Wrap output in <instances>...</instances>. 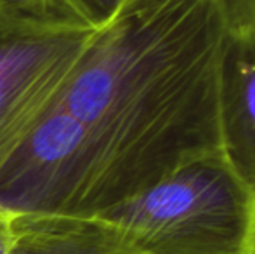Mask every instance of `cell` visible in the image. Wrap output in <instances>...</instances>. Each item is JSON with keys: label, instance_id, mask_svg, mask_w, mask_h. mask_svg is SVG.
Instances as JSON below:
<instances>
[{"label": "cell", "instance_id": "cell-1", "mask_svg": "<svg viewBox=\"0 0 255 254\" xmlns=\"http://www.w3.org/2000/svg\"><path fill=\"white\" fill-rule=\"evenodd\" d=\"M219 0H124L0 167V209L99 216L221 152Z\"/></svg>", "mask_w": 255, "mask_h": 254}, {"label": "cell", "instance_id": "cell-2", "mask_svg": "<svg viewBox=\"0 0 255 254\" xmlns=\"http://www.w3.org/2000/svg\"><path fill=\"white\" fill-rule=\"evenodd\" d=\"M148 254H255V188L221 152L99 214Z\"/></svg>", "mask_w": 255, "mask_h": 254}, {"label": "cell", "instance_id": "cell-8", "mask_svg": "<svg viewBox=\"0 0 255 254\" xmlns=\"http://www.w3.org/2000/svg\"><path fill=\"white\" fill-rule=\"evenodd\" d=\"M16 214L0 209V254H12L16 244Z\"/></svg>", "mask_w": 255, "mask_h": 254}, {"label": "cell", "instance_id": "cell-7", "mask_svg": "<svg viewBox=\"0 0 255 254\" xmlns=\"http://www.w3.org/2000/svg\"><path fill=\"white\" fill-rule=\"evenodd\" d=\"M229 26L255 30V0H219Z\"/></svg>", "mask_w": 255, "mask_h": 254}, {"label": "cell", "instance_id": "cell-5", "mask_svg": "<svg viewBox=\"0 0 255 254\" xmlns=\"http://www.w3.org/2000/svg\"><path fill=\"white\" fill-rule=\"evenodd\" d=\"M12 254H148L98 216H17Z\"/></svg>", "mask_w": 255, "mask_h": 254}, {"label": "cell", "instance_id": "cell-4", "mask_svg": "<svg viewBox=\"0 0 255 254\" xmlns=\"http://www.w3.org/2000/svg\"><path fill=\"white\" fill-rule=\"evenodd\" d=\"M221 153L242 180L255 188V30L229 26L217 77Z\"/></svg>", "mask_w": 255, "mask_h": 254}, {"label": "cell", "instance_id": "cell-3", "mask_svg": "<svg viewBox=\"0 0 255 254\" xmlns=\"http://www.w3.org/2000/svg\"><path fill=\"white\" fill-rule=\"evenodd\" d=\"M96 30L0 7V167L56 101Z\"/></svg>", "mask_w": 255, "mask_h": 254}, {"label": "cell", "instance_id": "cell-6", "mask_svg": "<svg viewBox=\"0 0 255 254\" xmlns=\"http://www.w3.org/2000/svg\"><path fill=\"white\" fill-rule=\"evenodd\" d=\"M124 0H0V7L49 23L99 28Z\"/></svg>", "mask_w": 255, "mask_h": 254}]
</instances>
